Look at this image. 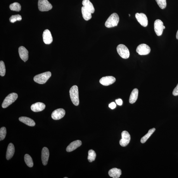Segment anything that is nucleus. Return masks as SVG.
<instances>
[{
    "mask_svg": "<svg viewBox=\"0 0 178 178\" xmlns=\"http://www.w3.org/2000/svg\"><path fill=\"white\" fill-rule=\"evenodd\" d=\"M71 101L75 106L79 105V91L77 85H74L71 87L69 91Z\"/></svg>",
    "mask_w": 178,
    "mask_h": 178,
    "instance_id": "f257e3e1",
    "label": "nucleus"
},
{
    "mask_svg": "<svg viewBox=\"0 0 178 178\" xmlns=\"http://www.w3.org/2000/svg\"><path fill=\"white\" fill-rule=\"evenodd\" d=\"M119 17L118 14L113 13L109 16L105 23L107 27L111 28L117 26L119 22Z\"/></svg>",
    "mask_w": 178,
    "mask_h": 178,
    "instance_id": "f03ea898",
    "label": "nucleus"
},
{
    "mask_svg": "<svg viewBox=\"0 0 178 178\" xmlns=\"http://www.w3.org/2000/svg\"><path fill=\"white\" fill-rule=\"evenodd\" d=\"M52 75L50 72H47L40 74L35 76L34 81L38 84H45L51 77Z\"/></svg>",
    "mask_w": 178,
    "mask_h": 178,
    "instance_id": "7ed1b4c3",
    "label": "nucleus"
},
{
    "mask_svg": "<svg viewBox=\"0 0 178 178\" xmlns=\"http://www.w3.org/2000/svg\"><path fill=\"white\" fill-rule=\"evenodd\" d=\"M18 95L15 93H12L9 94L4 99L2 107L3 108H5L14 102L17 99Z\"/></svg>",
    "mask_w": 178,
    "mask_h": 178,
    "instance_id": "20e7f679",
    "label": "nucleus"
},
{
    "mask_svg": "<svg viewBox=\"0 0 178 178\" xmlns=\"http://www.w3.org/2000/svg\"><path fill=\"white\" fill-rule=\"evenodd\" d=\"M117 51L119 55L124 59H127L130 56L129 49L125 45L120 44L117 47Z\"/></svg>",
    "mask_w": 178,
    "mask_h": 178,
    "instance_id": "39448f33",
    "label": "nucleus"
},
{
    "mask_svg": "<svg viewBox=\"0 0 178 178\" xmlns=\"http://www.w3.org/2000/svg\"><path fill=\"white\" fill-rule=\"evenodd\" d=\"M38 8L40 11L44 12L51 10L53 6L47 0H39Z\"/></svg>",
    "mask_w": 178,
    "mask_h": 178,
    "instance_id": "423d86ee",
    "label": "nucleus"
},
{
    "mask_svg": "<svg viewBox=\"0 0 178 178\" xmlns=\"http://www.w3.org/2000/svg\"><path fill=\"white\" fill-rule=\"evenodd\" d=\"M151 51L150 47L145 44L140 45L136 49L137 53L140 55H147L150 53Z\"/></svg>",
    "mask_w": 178,
    "mask_h": 178,
    "instance_id": "0eeeda50",
    "label": "nucleus"
},
{
    "mask_svg": "<svg viewBox=\"0 0 178 178\" xmlns=\"http://www.w3.org/2000/svg\"><path fill=\"white\" fill-rule=\"evenodd\" d=\"M163 23L160 20H156L154 23V31L157 35L160 36L162 35L164 30Z\"/></svg>",
    "mask_w": 178,
    "mask_h": 178,
    "instance_id": "6e6552de",
    "label": "nucleus"
},
{
    "mask_svg": "<svg viewBox=\"0 0 178 178\" xmlns=\"http://www.w3.org/2000/svg\"><path fill=\"white\" fill-rule=\"evenodd\" d=\"M135 17L141 25L144 27L148 26V21L145 14L143 13H137L135 14Z\"/></svg>",
    "mask_w": 178,
    "mask_h": 178,
    "instance_id": "1a4fd4ad",
    "label": "nucleus"
},
{
    "mask_svg": "<svg viewBox=\"0 0 178 178\" xmlns=\"http://www.w3.org/2000/svg\"><path fill=\"white\" fill-rule=\"evenodd\" d=\"M122 139L120 140V144L123 147L126 146L129 143L131 137L129 133L126 131H123L122 133Z\"/></svg>",
    "mask_w": 178,
    "mask_h": 178,
    "instance_id": "9d476101",
    "label": "nucleus"
},
{
    "mask_svg": "<svg viewBox=\"0 0 178 178\" xmlns=\"http://www.w3.org/2000/svg\"><path fill=\"white\" fill-rule=\"evenodd\" d=\"M65 114V111L64 109H58L53 111L52 114V118L54 120H59L63 118Z\"/></svg>",
    "mask_w": 178,
    "mask_h": 178,
    "instance_id": "9b49d317",
    "label": "nucleus"
},
{
    "mask_svg": "<svg viewBox=\"0 0 178 178\" xmlns=\"http://www.w3.org/2000/svg\"><path fill=\"white\" fill-rule=\"evenodd\" d=\"M116 81L115 78L111 76L103 77L100 80V82L104 86H108L114 83Z\"/></svg>",
    "mask_w": 178,
    "mask_h": 178,
    "instance_id": "f8f14e48",
    "label": "nucleus"
},
{
    "mask_svg": "<svg viewBox=\"0 0 178 178\" xmlns=\"http://www.w3.org/2000/svg\"><path fill=\"white\" fill-rule=\"evenodd\" d=\"M43 41L46 44H49L52 43L53 41V37L50 31L46 30L44 31L43 34Z\"/></svg>",
    "mask_w": 178,
    "mask_h": 178,
    "instance_id": "ddd939ff",
    "label": "nucleus"
},
{
    "mask_svg": "<svg viewBox=\"0 0 178 178\" xmlns=\"http://www.w3.org/2000/svg\"><path fill=\"white\" fill-rule=\"evenodd\" d=\"M49 157V151L46 147H44L42 151L41 158L43 164L44 166L47 164Z\"/></svg>",
    "mask_w": 178,
    "mask_h": 178,
    "instance_id": "4468645a",
    "label": "nucleus"
},
{
    "mask_svg": "<svg viewBox=\"0 0 178 178\" xmlns=\"http://www.w3.org/2000/svg\"><path fill=\"white\" fill-rule=\"evenodd\" d=\"M19 53L20 58L25 62L28 58V52L25 47L21 46L19 48Z\"/></svg>",
    "mask_w": 178,
    "mask_h": 178,
    "instance_id": "2eb2a0df",
    "label": "nucleus"
},
{
    "mask_svg": "<svg viewBox=\"0 0 178 178\" xmlns=\"http://www.w3.org/2000/svg\"><path fill=\"white\" fill-rule=\"evenodd\" d=\"M82 144V142L80 140L75 141L70 143L69 145L66 148V151L68 152H71L75 150L79 147L81 146Z\"/></svg>",
    "mask_w": 178,
    "mask_h": 178,
    "instance_id": "dca6fc26",
    "label": "nucleus"
},
{
    "mask_svg": "<svg viewBox=\"0 0 178 178\" xmlns=\"http://www.w3.org/2000/svg\"><path fill=\"white\" fill-rule=\"evenodd\" d=\"M45 107V105L43 103L37 102L32 104L31 107V109L34 112H37L43 110Z\"/></svg>",
    "mask_w": 178,
    "mask_h": 178,
    "instance_id": "f3484780",
    "label": "nucleus"
},
{
    "mask_svg": "<svg viewBox=\"0 0 178 178\" xmlns=\"http://www.w3.org/2000/svg\"><path fill=\"white\" fill-rule=\"evenodd\" d=\"M15 152V148L13 144L10 143L8 145L7 149L6 158L7 160H9L13 157Z\"/></svg>",
    "mask_w": 178,
    "mask_h": 178,
    "instance_id": "a211bd4d",
    "label": "nucleus"
},
{
    "mask_svg": "<svg viewBox=\"0 0 178 178\" xmlns=\"http://www.w3.org/2000/svg\"><path fill=\"white\" fill-rule=\"evenodd\" d=\"M108 174L109 176L113 178H118L122 175V170L118 168H113L109 171Z\"/></svg>",
    "mask_w": 178,
    "mask_h": 178,
    "instance_id": "6ab92c4d",
    "label": "nucleus"
},
{
    "mask_svg": "<svg viewBox=\"0 0 178 178\" xmlns=\"http://www.w3.org/2000/svg\"><path fill=\"white\" fill-rule=\"evenodd\" d=\"M82 4L87 10L91 12L92 14L94 12L95 9L94 6L89 0H83Z\"/></svg>",
    "mask_w": 178,
    "mask_h": 178,
    "instance_id": "aec40b11",
    "label": "nucleus"
},
{
    "mask_svg": "<svg viewBox=\"0 0 178 178\" xmlns=\"http://www.w3.org/2000/svg\"><path fill=\"white\" fill-rule=\"evenodd\" d=\"M19 120L25 124L30 126H34L35 125L34 121L29 118L22 117L19 118Z\"/></svg>",
    "mask_w": 178,
    "mask_h": 178,
    "instance_id": "412c9836",
    "label": "nucleus"
},
{
    "mask_svg": "<svg viewBox=\"0 0 178 178\" xmlns=\"http://www.w3.org/2000/svg\"><path fill=\"white\" fill-rule=\"evenodd\" d=\"M139 91L137 89L133 90L131 94L129 101L131 104H133L136 102L138 97Z\"/></svg>",
    "mask_w": 178,
    "mask_h": 178,
    "instance_id": "4be33fe9",
    "label": "nucleus"
},
{
    "mask_svg": "<svg viewBox=\"0 0 178 178\" xmlns=\"http://www.w3.org/2000/svg\"><path fill=\"white\" fill-rule=\"evenodd\" d=\"M82 13L83 18L85 20L89 21L92 18V13L87 10L84 6L82 8Z\"/></svg>",
    "mask_w": 178,
    "mask_h": 178,
    "instance_id": "5701e85b",
    "label": "nucleus"
},
{
    "mask_svg": "<svg viewBox=\"0 0 178 178\" xmlns=\"http://www.w3.org/2000/svg\"><path fill=\"white\" fill-rule=\"evenodd\" d=\"M156 129L155 128H153V129H151L149 130V131L147 134H146L144 136L142 137L141 139V142L142 143L144 144L147 141L149 137H150L151 135H152L153 133L155 131Z\"/></svg>",
    "mask_w": 178,
    "mask_h": 178,
    "instance_id": "b1692460",
    "label": "nucleus"
},
{
    "mask_svg": "<svg viewBox=\"0 0 178 178\" xmlns=\"http://www.w3.org/2000/svg\"><path fill=\"white\" fill-rule=\"evenodd\" d=\"M25 162L28 167L31 168L34 166L32 159L29 155L26 154L24 157Z\"/></svg>",
    "mask_w": 178,
    "mask_h": 178,
    "instance_id": "393cba45",
    "label": "nucleus"
},
{
    "mask_svg": "<svg viewBox=\"0 0 178 178\" xmlns=\"http://www.w3.org/2000/svg\"><path fill=\"white\" fill-rule=\"evenodd\" d=\"M9 8L11 10L17 12L20 11L21 9V5L18 2H14L11 4Z\"/></svg>",
    "mask_w": 178,
    "mask_h": 178,
    "instance_id": "a878e982",
    "label": "nucleus"
},
{
    "mask_svg": "<svg viewBox=\"0 0 178 178\" xmlns=\"http://www.w3.org/2000/svg\"><path fill=\"white\" fill-rule=\"evenodd\" d=\"M88 156V160L90 162L95 160L96 157V153L95 151L91 149L89 151Z\"/></svg>",
    "mask_w": 178,
    "mask_h": 178,
    "instance_id": "bb28decb",
    "label": "nucleus"
},
{
    "mask_svg": "<svg viewBox=\"0 0 178 178\" xmlns=\"http://www.w3.org/2000/svg\"><path fill=\"white\" fill-rule=\"evenodd\" d=\"M6 69L4 62L1 61L0 62V75L1 76H4L5 74Z\"/></svg>",
    "mask_w": 178,
    "mask_h": 178,
    "instance_id": "cd10ccee",
    "label": "nucleus"
},
{
    "mask_svg": "<svg viewBox=\"0 0 178 178\" xmlns=\"http://www.w3.org/2000/svg\"><path fill=\"white\" fill-rule=\"evenodd\" d=\"M22 19V16L20 15H12L11 16L9 21L12 23H14L16 21H20Z\"/></svg>",
    "mask_w": 178,
    "mask_h": 178,
    "instance_id": "c85d7f7f",
    "label": "nucleus"
},
{
    "mask_svg": "<svg viewBox=\"0 0 178 178\" xmlns=\"http://www.w3.org/2000/svg\"><path fill=\"white\" fill-rule=\"evenodd\" d=\"M6 129L5 127H2L0 129V141L3 140L6 136Z\"/></svg>",
    "mask_w": 178,
    "mask_h": 178,
    "instance_id": "c756f323",
    "label": "nucleus"
},
{
    "mask_svg": "<svg viewBox=\"0 0 178 178\" xmlns=\"http://www.w3.org/2000/svg\"><path fill=\"white\" fill-rule=\"evenodd\" d=\"M159 7L161 9H164L167 6L166 0H155Z\"/></svg>",
    "mask_w": 178,
    "mask_h": 178,
    "instance_id": "7c9ffc66",
    "label": "nucleus"
},
{
    "mask_svg": "<svg viewBox=\"0 0 178 178\" xmlns=\"http://www.w3.org/2000/svg\"><path fill=\"white\" fill-rule=\"evenodd\" d=\"M173 94L175 96H178V84L173 91Z\"/></svg>",
    "mask_w": 178,
    "mask_h": 178,
    "instance_id": "2f4dec72",
    "label": "nucleus"
},
{
    "mask_svg": "<svg viewBox=\"0 0 178 178\" xmlns=\"http://www.w3.org/2000/svg\"><path fill=\"white\" fill-rule=\"evenodd\" d=\"M109 107L111 109H113L115 108L116 105L115 102L111 103L109 105Z\"/></svg>",
    "mask_w": 178,
    "mask_h": 178,
    "instance_id": "473e14b6",
    "label": "nucleus"
},
{
    "mask_svg": "<svg viewBox=\"0 0 178 178\" xmlns=\"http://www.w3.org/2000/svg\"><path fill=\"white\" fill-rule=\"evenodd\" d=\"M116 102L118 105L121 106L122 105L123 102L122 99H120L116 100H115Z\"/></svg>",
    "mask_w": 178,
    "mask_h": 178,
    "instance_id": "72a5a7b5",
    "label": "nucleus"
},
{
    "mask_svg": "<svg viewBox=\"0 0 178 178\" xmlns=\"http://www.w3.org/2000/svg\"><path fill=\"white\" fill-rule=\"evenodd\" d=\"M176 38L178 40V30L177 31V34H176Z\"/></svg>",
    "mask_w": 178,
    "mask_h": 178,
    "instance_id": "f704fd0d",
    "label": "nucleus"
},
{
    "mask_svg": "<svg viewBox=\"0 0 178 178\" xmlns=\"http://www.w3.org/2000/svg\"><path fill=\"white\" fill-rule=\"evenodd\" d=\"M163 28H164V29H165V26H164Z\"/></svg>",
    "mask_w": 178,
    "mask_h": 178,
    "instance_id": "c9c22d12",
    "label": "nucleus"
},
{
    "mask_svg": "<svg viewBox=\"0 0 178 178\" xmlns=\"http://www.w3.org/2000/svg\"><path fill=\"white\" fill-rule=\"evenodd\" d=\"M64 178H68V177H64Z\"/></svg>",
    "mask_w": 178,
    "mask_h": 178,
    "instance_id": "e433bc0d",
    "label": "nucleus"
},
{
    "mask_svg": "<svg viewBox=\"0 0 178 178\" xmlns=\"http://www.w3.org/2000/svg\"><path fill=\"white\" fill-rule=\"evenodd\" d=\"M129 16H130V14H129Z\"/></svg>",
    "mask_w": 178,
    "mask_h": 178,
    "instance_id": "4c0bfd02",
    "label": "nucleus"
}]
</instances>
